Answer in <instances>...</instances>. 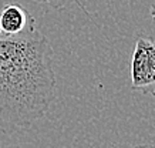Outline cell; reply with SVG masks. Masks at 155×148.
<instances>
[{
  "label": "cell",
  "mask_w": 155,
  "mask_h": 148,
  "mask_svg": "<svg viewBox=\"0 0 155 148\" xmlns=\"http://www.w3.org/2000/svg\"><path fill=\"white\" fill-rule=\"evenodd\" d=\"M53 56L36 26L19 36H0V133L26 130L47 114L56 98Z\"/></svg>",
  "instance_id": "cell-1"
},
{
  "label": "cell",
  "mask_w": 155,
  "mask_h": 148,
  "mask_svg": "<svg viewBox=\"0 0 155 148\" xmlns=\"http://www.w3.org/2000/svg\"><path fill=\"white\" fill-rule=\"evenodd\" d=\"M131 87L155 97V40L147 34L137 36L131 57Z\"/></svg>",
  "instance_id": "cell-2"
},
{
  "label": "cell",
  "mask_w": 155,
  "mask_h": 148,
  "mask_svg": "<svg viewBox=\"0 0 155 148\" xmlns=\"http://www.w3.org/2000/svg\"><path fill=\"white\" fill-rule=\"evenodd\" d=\"M36 26V20L20 5H6L0 10V31L2 36L13 37L27 31Z\"/></svg>",
  "instance_id": "cell-3"
},
{
  "label": "cell",
  "mask_w": 155,
  "mask_h": 148,
  "mask_svg": "<svg viewBox=\"0 0 155 148\" xmlns=\"http://www.w3.org/2000/svg\"><path fill=\"white\" fill-rule=\"evenodd\" d=\"M34 2H37V3H43V5H48L50 7H53V9L61 10V9H64V7H66V5H67V2H68V0H34ZM71 2H74L75 5H77L81 10H83V13H84L88 19H91L90 13L87 12V9L84 7V5L81 3L80 0H71Z\"/></svg>",
  "instance_id": "cell-4"
},
{
  "label": "cell",
  "mask_w": 155,
  "mask_h": 148,
  "mask_svg": "<svg viewBox=\"0 0 155 148\" xmlns=\"http://www.w3.org/2000/svg\"><path fill=\"white\" fill-rule=\"evenodd\" d=\"M132 148H155V144L150 143V144H140V145H135Z\"/></svg>",
  "instance_id": "cell-5"
},
{
  "label": "cell",
  "mask_w": 155,
  "mask_h": 148,
  "mask_svg": "<svg viewBox=\"0 0 155 148\" xmlns=\"http://www.w3.org/2000/svg\"><path fill=\"white\" fill-rule=\"evenodd\" d=\"M150 15H151V17L155 20V3L152 6H151V9H150ZM154 40H155V37H154Z\"/></svg>",
  "instance_id": "cell-6"
},
{
  "label": "cell",
  "mask_w": 155,
  "mask_h": 148,
  "mask_svg": "<svg viewBox=\"0 0 155 148\" xmlns=\"http://www.w3.org/2000/svg\"><path fill=\"white\" fill-rule=\"evenodd\" d=\"M0 36H2V31H0Z\"/></svg>",
  "instance_id": "cell-7"
}]
</instances>
